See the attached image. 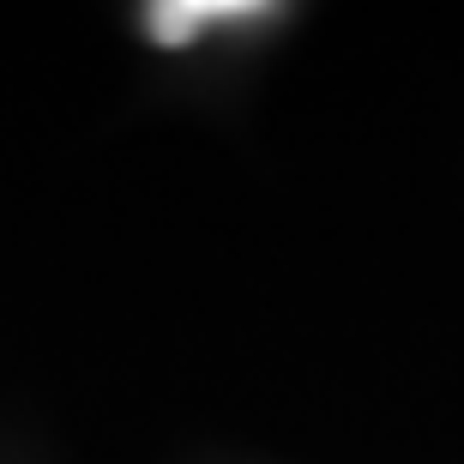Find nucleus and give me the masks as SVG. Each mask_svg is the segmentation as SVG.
<instances>
[{"label":"nucleus","instance_id":"obj_1","mask_svg":"<svg viewBox=\"0 0 464 464\" xmlns=\"http://www.w3.org/2000/svg\"><path fill=\"white\" fill-rule=\"evenodd\" d=\"M254 13H266V6H254V0H157L145 24H151L157 43H188L211 18H254Z\"/></svg>","mask_w":464,"mask_h":464}]
</instances>
